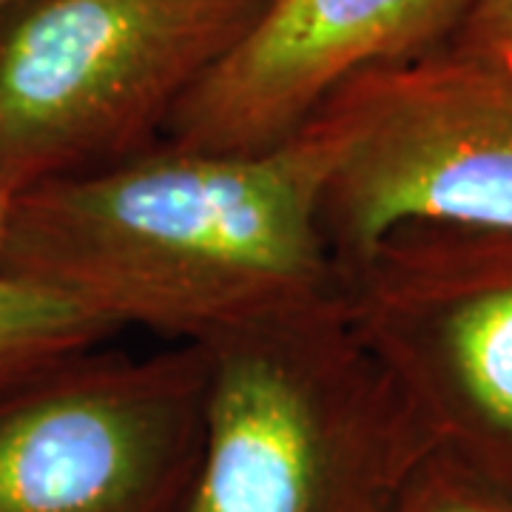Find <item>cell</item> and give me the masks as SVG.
<instances>
[{
	"label": "cell",
	"instance_id": "cell-1",
	"mask_svg": "<svg viewBox=\"0 0 512 512\" xmlns=\"http://www.w3.org/2000/svg\"><path fill=\"white\" fill-rule=\"evenodd\" d=\"M342 154L328 106L259 151L148 146L15 197L0 274L66 293L120 330L202 345L339 291L322 194Z\"/></svg>",
	"mask_w": 512,
	"mask_h": 512
},
{
	"label": "cell",
	"instance_id": "cell-2",
	"mask_svg": "<svg viewBox=\"0 0 512 512\" xmlns=\"http://www.w3.org/2000/svg\"><path fill=\"white\" fill-rule=\"evenodd\" d=\"M202 348L205 427L188 512H396L436 450L342 288Z\"/></svg>",
	"mask_w": 512,
	"mask_h": 512
},
{
	"label": "cell",
	"instance_id": "cell-3",
	"mask_svg": "<svg viewBox=\"0 0 512 512\" xmlns=\"http://www.w3.org/2000/svg\"><path fill=\"white\" fill-rule=\"evenodd\" d=\"M268 0H29L0 20V188L154 146Z\"/></svg>",
	"mask_w": 512,
	"mask_h": 512
},
{
	"label": "cell",
	"instance_id": "cell-4",
	"mask_svg": "<svg viewBox=\"0 0 512 512\" xmlns=\"http://www.w3.org/2000/svg\"><path fill=\"white\" fill-rule=\"evenodd\" d=\"M322 106L342 126L322 194L336 268L413 225L512 228V49L450 40Z\"/></svg>",
	"mask_w": 512,
	"mask_h": 512
},
{
	"label": "cell",
	"instance_id": "cell-5",
	"mask_svg": "<svg viewBox=\"0 0 512 512\" xmlns=\"http://www.w3.org/2000/svg\"><path fill=\"white\" fill-rule=\"evenodd\" d=\"M339 288L436 450L512 484V228L393 231Z\"/></svg>",
	"mask_w": 512,
	"mask_h": 512
},
{
	"label": "cell",
	"instance_id": "cell-6",
	"mask_svg": "<svg viewBox=\"0 0 512 512\" xmlns=\"http://www.w3.org/2000/svg\"><path fill=\"white\" fill-rule=\"evenodd\" d=\"M208 356L89 350L0 396V512H188Z\"/></svg>",
	"mask_w": 512,
	"mask_h": 512
},
{
	"label": "cell",
	"instance_id": "cell-7",
	"mask_svg": "<svg viewBox=\"0 0 512 512\" xmlns=\"http://www.w3.org/2000/svg\"><path fill=\"white\" fill-rule=\"evenodd\" d=\"M478 0H268L171 111L165 146L259 151L356 74L450 43Z\"/></svg>",
	"mask_w": 512,
	"mask_h": 512
},
{
	"label": "cell",
	"instance_id": "cell-8",
	"mask_svg": "<svg viewBox=\"0 0 512 512\" xmlns=\"http://www.w3.org/2000/svg\"><path fill=\"white\" fill-rule=\"evenodd\" d=\"M120 328L66 293L0 274V396L103 348Z\"/></svg>",
	"mask_w": 512,
	"mask_h": 512
},
{
	"label": "cell",
	"instance_id": "cell-9",
	"mask_svg": "<svg viewBox=\"0 0 512 512\" xmlns=\"http://www.w3.org/2000/svg\"><path fill=\"white\" fill-rule=\"evenodd\" d=\"M396 512H512V484L433 450L410 478Z\"/></svg>",
	"mask_w": 512,
	"mask_h": 512
},
{
	"label": "cell",
	"instance_id": "cell-10",
	"mask_svg": "<svg viewBox=\"0 0 512 512\" xmlns=\"http://www.w3.org/2000/svg\"><path fill=\"white\" fill-rule=\"evenodd\" d=\"M453 40L512 49V0H478Z\"/></svg>",
	"mask_w": 512,
	"mask_h": 512
},
{
	"label": "cell",
	"instance_id": "cell-11",
	"mask_svg": "<svg viewBox=\"0 0 512 512\" xmlns=\"http://www.w3.org/2000/svg\"><path fill=\"white\" fill-rule=\"evenodd\" d=\"M12 205H15V197L0 188V251L6 245V234H9V222H12Z\"/></svg>",
	"mask_w": 512,
	"mask_h": 512
},
{
	"label": "cell",
	"instance_id": "cell-12",
	"mask_svg": "<svg viewBox=\"0 0 512 512\" xmlns=\"http://www.w3.org/2000/svg\"><path fill=\"white\" fill-rule=\"evenodd\" d=\"M26 3H29V0H0V20L6 18V15H12L20 6H26Z\"/></svg>",
	"mask_w": 512,
	"mask_h": 512
}]
</instances>
